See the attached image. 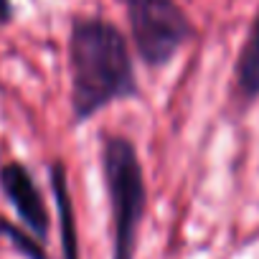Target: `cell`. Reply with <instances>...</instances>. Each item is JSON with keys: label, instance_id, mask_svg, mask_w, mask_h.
<instances>
[{"label": "cell", "instance_id": "5", "mask_svg": "<svg viewBox=\"0 0 259 259\" xmlns=\"http://www.w3.org/2000/svg\"><path fill=\"white\" fill-rule=\"evenodd\" d=\"M239 79L246 94H259V23L241 54V64H239Z\"/></svg>", "mask_w": 259, "mask_h": 259}, {"label": "cell", "instance_id": "8", "mask_svg": "<svg viewBox=\"0 0 259 259\" xmlns=\"http://www.w3.org/2000/svg\"><path fill=\"white\" fill-rule=\"evenodd\" d=\"M11 18V0H0V23Z\"/></svg>", "mask_w": 259, "mask_h": 259}, {"label": "cell", "instance_id": "1", "mask_svg": "<svg viewBox=\"0 0 259 259\" xmlns=\"http://www.w3.org/2000/svg\"><path fill=\"white\" fill-rule=\"evenodd\" d=\"M76 117H89L133 89V69L122 36L102 21H79L71 33Z\"/></svg>", "mask_w": 259, "mask_h": 259}, {"label": "cell", "instance_id": "4", "mask_svg": "<svg viewBox=\"0 0 259 259\" xmlns=\"http://www.w3.org/2000/svg\"><path fill=\"white\" fill-rule=\"evenodd\" d=\"M0 183H3V191L6 196L13 201L16 211L21 213V219L38 234L44 236L46 234V224H49V216H46V208H44V201H41V193L38 188L33 186V178L28 176V170L18 163H8L0 168Z\"/></svg>", "mask_w": 259, "mask_h": 259}, {"label": "cell", "instance_id": "6", "mask_svg": "<svg viewBox=\"0 0 259 259\" xmlns=\"http://www.w3.org/2000/svg\"><path fill=\"white\" fill-rule=\"evenodd\" d=\"M51 176H54V191H56V198H59V211H61V224H64L66 259H76V251H74V226H71V208H69V196H66V186H64V168H61V165H54Z\"/></svg>", "mask_w": 259, "mask_h": 259}, {"label": "cell", "instance_id": "2", "mask_svg": "<svg viewBox=\"0 0 259 259\" xmlns=\"http://www.w3.org/2000/svg\"><path fill=\"white\" fill-rule=\"evenodd\" d=\"M104 170L109 181V193L114 203L117 249L114 259H130L135 239V224L143 213V173L135 150L124 140H109L104 153Z\"/></svg>", "mask_w": 259, "mask_h": 259}, {"label": "cell", "instance_id": "3", "mask_svg": "<svg viewBox=\"0 0 259 259\" xmlns=\"http://www.w3.org/2000/svg\"><path fill=\"white\" fill-rule=\"evenodd\" d=\"M135 41L150 64L165 61L186 38L188 23L173 0H130Z\"/></svg>", "mask_w": 259, "mask_h": 259}, {"label": "cell", "instance_id": "7", "mask_svg": "<svg viewBox=\"0 0 259 259\" xmlns=\"http://www.w3.org/2000/svg\"><path fill=\"white\" fill-rule=\"evenodd\" d=\"M0 234L11 236V239L16 241V246H21V249H23V251H26V254H28L31 259H44L41 249H38V246H36V244H33V241H31L28 236H23L21 231H16V229H13V226H11L8 221H3V219H0Z\"/></svg>", "mask_w": 259, "mask_h": 259}]
</instances>
